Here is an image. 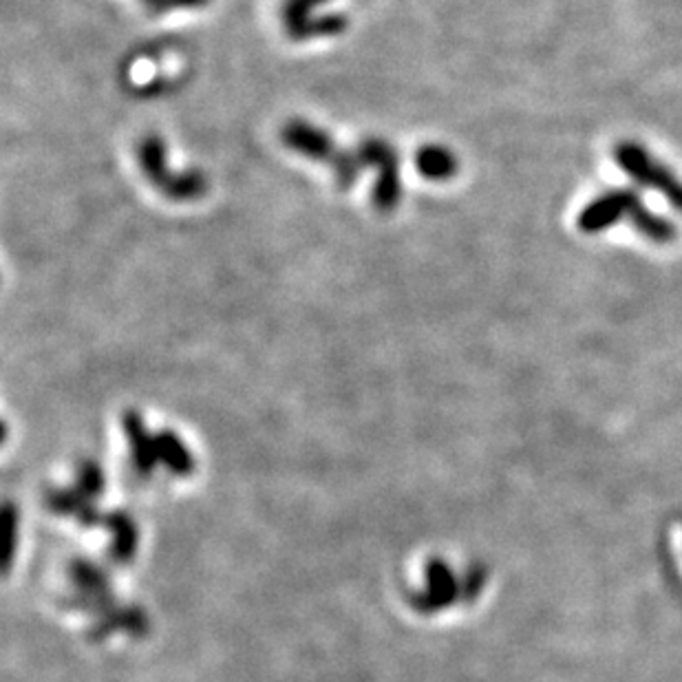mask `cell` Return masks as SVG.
Segmentation results:
<instances>
[{"instance_id":"obj_3","label":"cell","mask_w":682,"mask_h":682,"mask_svg":"<svg viewBox=\"0 0 682 682\" xmlns=\"http://www.w3.org/2000/svg\"><path fill=\"white\" fill-rule=\"evenodd\" d=\"M418 168L429 179H449L457 170L455 155L444 146H426L418 155Z\"/></svg>"},{"instance_id":"obj_2","label":"cell","mask_w":682,"mask_h":682,"mask_svg":"<svg viewBox=\"0 0 682 682\" xmlns=\"http://www.w3.org/2000/svg\"><path fill=\"white\" fill-rule=\"evenodd\" d=\"M612 155L616 166L625 170L634 184L656 190L682 215V179H678L674 170L649 153L643 144L630 140L618 142Z\"/></svg>"},{"instance_id":"obj_1","label":"cell","mask_w":682,"mask_h":682,"mask_svg":"<svg viewBox=\"0 0 682 682\" xmlns=\"http://www.w3.org/2000/svg\"><path fill=\"white\" fill-rule=\"evenodd\" d=\"M621 221H630L643 239L665 245L676 239V226L645 206L641 193L634 188H610L592 199L581 210L577 226L583 234H599Z\"/></svg>"}]
</instances>
